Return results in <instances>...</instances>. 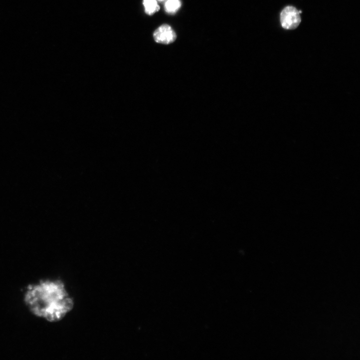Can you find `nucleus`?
Wrapping results in <instances>:
<instances>
[{
    "instance_id": "1",
    "label": "nucleus",
    "mask_w": 360,
    "mask_h": 360,
    "mask_svg": "<svg viewBox=\"0 0 360 360\" xmlns=\"http://www.w3.org/2000/svg\"><path fill=\"white\" fill-rule=\"evenodd\" d=\"M24 302L33 315L51 322L61 320L74 306L73 299L60 280H41L29 285Z\"/></svg>"
},
{
    "instance_id": "2",
    "label": "nucleus",
    "mask_w": 360,
    "mask_h": 360,
    "mask_svg": "<svg viewBox=\"0 0 360 360\" xmlns=\"http://www.w3.org/2000/svg\"><path fill=\"white\" fill-rule=\"evenodd\" d=\"M300 12L292 6L285 8L280 15V21L283 28L294 30L301 23V19Z\"/></svg>"
},
{
    "instance_id": "3",
    "label": "nucleus",
    "mask_w": 360,
    "mask_h": 360,
    "mask_svg": "<svg viewBox=\"0 0 360 360\" xmlns=\"http://www.w3.org/2000/svg\"><path fill=\"white\" fill-rule=\"evenodd\" d=\"M153 37L157 43L163 44L172 43L177 38L175 32L167 24H164L156 29L154 33Z\"/></svg>"
},
{
    "instance_id": "4",
    "label": "nucleus",
    "mask_w": 360,
    "mask_h": 360,
    "mask_svg": "<svg viewBox=\"0 0 360 360\" xmlns=\"http://www.w3.org/2000/svg\"><path fill=\"white\" fill-rule=\"evenodd\" d=\"M143 5L145 13L149 15L154 14L160 9L156 0H143Z\"/></svg>"
},
{
    "instance_id": "5",
    "label": "nucleus",
    "mask_w": 360,
    "mask_h": 360,
    "mask_svg": "<svg viewBox=\"0 0 360 360\" xmlns=\"http://www.w3.org/2000/svg\"><path fill=\"white\" fill-rule=\"evenodd\" d=\"M181 6L180 0H167L165 5L166 11L169 13H176Z\"/></svg>"
},
{
    "instance_id": "6",
    "label": "nucleus",
    "mask_w": 360,
    "mask_h": 360,
    "mask_svg": "<svg viewBox=\"0 0 360 360\" xmlns=\"http://www.w3.org/2000/svg\"><path fill=\"white\" fill-rule=\"evenodd\" d=\"M159 1H165V0H159Z\"/></svg>"
}]
</instances>
